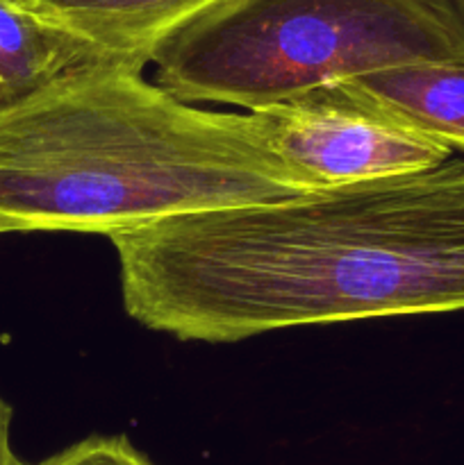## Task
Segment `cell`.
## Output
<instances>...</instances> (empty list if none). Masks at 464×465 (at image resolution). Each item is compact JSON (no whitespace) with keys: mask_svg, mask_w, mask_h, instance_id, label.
<instances>
[{"mask_svg":"<svg viewBox=\"0 0 464 465\" xmlns=\"http://www.w3.org/2000/svg\"><path fill=\"white\" fill-rule=\"evenodd\" d=\"M127 316L230 343L464 309V162L162 218L109 236Z\"/></svg>","mask_w":464,"mask_h":465,"instance_id":"1","label":"cell"},{"mask_svg":"<svg viewBox=\"0 0 464 465\" xmlns=\"http://www.w3.org/2000/svg\"><path fill=\"white\" fill-rule=\"evenodd\" d=\"M141 71L77 73L0 107V234L112 236L312 191L253 112L200 109Z\"/></svg>","mask_w":464,"mask_h":465,"instance_id":"2","label":"cell"},{"mask_svg":"<svg viewBox=\"0 0 464 465\" xmlns=\"http://www.w3.org/2000/svg\"><path fill=\"white\" fill-rule=\"evenodd\" d=\"M462 59L432 0H221L150 54L185 103L257 109L378 68Z\"/></svg>","mask_w":464,"mask_h":465,"instance_id":"3","label":"cell"},{"mask_svg":"<svg viewBox=\"0 0 464 465\" xmlns=\"http://www.w3.org/2000/svg\"><path fill=\"white\" fill-rule=\"evenodd\" d=\"M273 153L312 189L430 171L453 150L326 84L253 112Z\"/></svg>","mask_w":464,"mask_h":465,"instance_id":"4","label":"cell"},{"mask_svg":"<svg viewBox=\"0 0 464 465\" xmlns=\"http://www.w3.org/2000/svg\"><path fill=\"white\" fill-rule=\"evenodd\" d=\"M135 59L109 53L71 27L18 0H0V107L18 103L64 77Z\"/></svg>","mask_w":464,"mask_h":465,"instance_id":"5","label":"cell"},{"mask_svg":"<svg viewBox=\"0 0 464 465\" xmlns=\"http://www.w3.org/2000/svg\"><path fill=\"white\" fill-rule=\"evenodd\" d=\"M335 84L408 130L464 153V59L398 64Z\"/></svg>","mask_w":464,"mask_h":465,"instance_id":"6","label":"cell"},{"mask_svg":"<svg viewBox=\"0 0 464 465\" xmlns=\"http://www.w3.org/2000/svg\"><path fill=\"white\" fill-rule=\"evenodd\" d=\"M221 0H25L109 53L150 64L155 45Z\"/></svg>","mask_w":464,"mask_h":465,"instance_id":"7","label":"cell"},{"mask_svg":"<svg viewBox=\"0 0 464 465\" xmlns=\"http://www.w3.org/2000/svg\"><path fill=\"white\" fill-rule=\"evenodd\" d=\"M36 465H155L126 436H91Z\"/></svg>","mask_w":464,"mask_h":465,"instance_id":"8","label":"cell"},{"mask_svg":"<svg viewBox=\"0 0 464 465\" xmlns=\"http://www.w3.org/2000/svg\"><path fill=\"white\" fill-rule=\"evenodd\" d=\"M464 59V0H432Z\"/></svg>","mask_w":464,"mask_h":465,"instance_id":"9","label":"cell"},{"mask_svg":"<svg viewBox=\"0 0 464 465\" xmlns=\"http://www.w3.org/2000/svg\"><path fill=\"white\" fill-rule=\"evenodd\" d=\"M12 407L0 398V465H25L12 448Z\"/></svg>","mask_w":464,"mask_h":465,"instance_id":"10","label":"cell"},{"mask_svg":"<svg viewBox=\"0 0 464 465\" xmlns=\"http://www.w3.org/2000/svg\"><path fill=\"white\" fill-rule=\"evenodd\" d=\"M18 3H25V0H18Z\"/></svg>","mask_w":464,"mask_h":465,"instance_id":"11","label":"cell"}]
</instances>
